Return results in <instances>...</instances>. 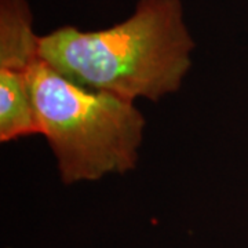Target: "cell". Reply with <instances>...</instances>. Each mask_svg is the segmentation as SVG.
<instances>
[{"label": "cell", "mask_w": 248, "mask_h": 248, "mask_svg": "<svg viewBox=\"0 0 248 248\" xmlns=\"http://www.w3.org/2000/svg\"><path fill=\"white\" fill-rule=\"evenodd\" d=\"M195 46L182 0H138L133 14L113 27L65 25L40 36L39 54L80 87L157 102L179 90Z\"/></svg>", "instance_id": "cell-1"}, {"label": "cell", "mask_w": 248, "mask_h": 248, "mask_svg": "<svg viewBox=\"0 0 248 248\" xmlns=\"http://www.w3.org/2000/svg\"><path fill=\"white\" fill-rule=\"evenodd\" d=\"M27 78L42 134L65 185L135 169L145 117L134 102L80 87L42 58Z\"/></svg>", "instance_id": "cell-2"}, {"label": "cell", "mask_w": 248, "mask_h": 248, "mask_svg": "<svg viewBox=\"0 0 248 248\" xmlns=\"http://www.w3.org/2000/svg\"><path fill=\"white\" fill-rule=\"evenodd\" d=\"M39 39L28 0H0V68L28 72L40 58Z\"/></svg>", "instance_id": "cell-3"}, {"label": "cell", "mask_w": 248, "mask_h": 248, "mask_svg": "<svg viewBox=\"0 0 248 248\" xmlns=\"http://www.w3.org/2000/svg\"><path fill=\"white\" fill-rule=\"evenodd\" d=\"M42 134L27 72L0 68V141Z\"/></svg>", "instance_id": "cell-4"}]
</instances>
